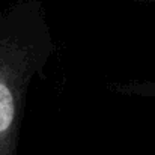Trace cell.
Wrapping results in <instances>:
<instances>
[{
	"mask_svg": "<svg viewBox=\"0 0 155 155\" xmlns=\"http://www.w3.org/2000/svg\"><path fill=\"white\" fill-rule=\"evenodd\" d=\"M117 91L133 95H155V84H127L120 86Z\"/></svg>",
	"mask_w": 155,
	"mask_h": 155,
	"instance_id": "cell-2",
	"label": "cell"
},
{
	"mask_svg": "<svg viewBox=\"0 0 155 155\" xmlns=\"http://www.w3.org/2000/svg\"><path fill=\"white\" fill-rule=\"evenodd\" d=\"M53 39L38 17H0V155L17 154L27 87L48 62Z\"/></svg>",
	"mask_w": 155,
	"mask_h": 155,
	"instance_id": "cell-1",
	"label": "cell"
}]
</instances>
